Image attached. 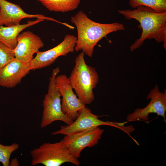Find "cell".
Returning <instances> with one entry per match:
<instances>
[{
    "label": "cell",
    "mask_w": 166,
    "mask_h": 166,
    "mask_svg": "<svg viewBox=\"0 0 166 166\" xmlns=\"http://www.w3.org/2000/svg\"><path fill=\"white\" fill-rule=\"evenodd\" d=\"M55 82L62 97L61 106L63 112L69 118L73 121L75 120L78 111L86 106L74 93L66 75H57L56 77Z\"/></svg>",
    "instance_id": "obj_10"
},
{
    "label": "cell",
    "mask_w": 166,
    "mask_h": 166,
    "mask_svg": "<svg viewBox=\"0 0 166 166\" xmlns=\"http://www.w3.org/2000/svg\"><path fill=\"white\" fill-rule=\"evenodd\" d=\"M30 71V63L15 58L0 68V86L7 88L15 87Z\"/></svg>",
    "instance_id": "obj_13"
},
{
    "label": "cell",
    "mask_w": 166,
    "mask_h": 166,
    "mask_svg": "<svg viewBox=\"0 0 166 166\" xmlns=\"http://www.w3.org/2000/svg\"><path fill=\"white\" fill-rule=\"evenodd\" d=\"M30 153L33 166L41 164L45 166H60L70 163L78 166L80 164L78 159L71 153L61 140L44 143L31 150Z\"/></svg>",
    "instance_id": "obj_4"
},
{
    "label": "cell",
    "mask_w": 166,
    "mask_h": 166,
    "mask_svg": "<svg viewBox=\"0 0 166 166\" xmlns=\"http://www.w3.org/2000/svg\"><path fill=\"white\" fill-rule=\"evenodd\" d=\"M99 116L95 115L86 107L78 112L76 119L69 125L60 126V129L53 132L51 135L62 134L64 135L83 131L102 125H109L117 128L123 127L124 123L110 121H104L99 119Z\"/></svg>",
    "instance_id": "obj_6"
},
{
    "label": "cell",
    "mask_w": 166,
    "mask_h": 166,
    "mask_svg": "<svg viewBox=\"0 0 166 166\" xmlns=\"http://www.w3.org/2000/svg\"><path fill=\"white\" fill-rule=\"evenodd\" d=\"M49 11L65 13L76 9L80 0H37Z\"/></svg>",
    "instance_id": "obj_15"
},
{
    "label": "cell",
    "mask_w": 166,
    "mask_h": 166,
    "mask_svg": "<svg viewBox=\"0 0 166 166\" xmlns=\"http://www.w3.org/2000/svg\"><path fill=\"white\" fill-rule=\"evenodd\" d=\"M44 20L37 18L34 21H29L26 23L12 26H0V42L14 49L17 44V37L23 30Z\"/></svg>",
    "instance_id": "obj_14"
},
{
    "label": "cell",
    "mask_w": 166,
    "mask_h": 166,
    "mask_svg": "<svg viewBox=\"0 0 166 166\" xmlns=\"http://www.w3.org/2000/svg\"><path fill=\"white\" fill-rule=\"evenodd\" d=\"M146 99H150L148 104L143 108H138L132 113L128 114L126 118L128 122L137 121H146L149 120L148 115L151 113L156 114L161 116L166 121V90L164 93L160 92L158 86L156 85L151 89Z\"/></svg>",
    "instance_id": "obj_9"
},
{
    "label": "cell",
    "mask_w": 166,
    "mask_h": 166,
    "mask_svg": "<svg viewBox=\"0 0 166 166\" xmlns=\"http://www.w3.org/2000/svg\"><path fill=\"white\" fill-rule=\"evenodd\" d=\"M77 37L72 35L65 36L63 41L55 47L48 50L38 51L30 63L31 70H35L49 66L58 57L65 56L75 50Z\"/></svg>",
    "instance_id": "obj_7"
},
{
    "label": "cell",
    "mask_w": 166,
    "mask_h": 166,
    "mask_svg": "<svg viewBox=\"0 0 166 166\" xmlns=\"http://www.w3.org/2000/svg\"><path fill=\"white\" fill-rule=\"evenodd\" d=\"M36 18L54 21L62 24L52 18L41 14H30L26 13L18 5L6 0H0V26H14L20 24L21 21L25 18Z\"/></svg>",
    "instance_id": "obj_11"
},
{
    "label": "cell",
    "mask_w": 166,
    "mask_h": 166,
    "mask_svg": "<svg viewBox=\"0 0 166 166\" xmlns=\"http://www.w3.org/2000/svg\"><path fill=\"white\" fill-rule=\"evenodd\" d=\"M60 72L58 67L53 69L49 78L47 93L43 100V111L40 127L44 128L56 121L64 122L66 125L71 124L73 120L63 112L61 106V96L56 86L55 79Z\"/></svg>",
    "instance_id": "obj_5"
},
{
    "label": "cell",
    "mask_w": 166,
    "mask_h": 166,
    "mask_svg": "<svg viewBox=\"0 0 166 166\" xmlns=\"http://www.w3.org/2000/svg\"><path fill=\"white\" fill-rule=\"evenodd\" d=\"M14 58L13 49L0 42V68Z\"/></svg>",
    "instance_id": "obj_18"
},
{
    "label": "cell",
    "mask_w": 166,
    "mask_h": 166,
    "mask_svg": "<svg viewBox=\"0 0 166 166\" xmlns=\"http://www.w3.org/2000/svg\"><path fill=\"white\" fill-rule=\"evenodd\" d=\"M84 55L82 52L76 57L75 65L68 79L77 97L86 105L94 100L93 90L99 78L95 69L85 63Z\"/></svg>",
    "instance_id": "obj_3"
},
{
    "label": "cell",
    "mask_w": 166,
    "mask_h": 166,
    "mask_svg": "<svg viewBox=\"0 0 166 166\" xmlns=\"http://www.w3.org/2000/svg\"><path fill=\"white\" fill-rule=\"evenodd\" d=\"M19 146L16 143L9 145H3L0 143V162L3 166H9L11 155L18 149Z\"/></svg>",
    "instance_id": "obj_17"
},
{
    "label": "cell",
    "mask_w": 166,
    "mask_h": 166,
    "mask_svg": "<svg viewBox=\"0 0 166 166\" xmlns=\"http://www.w3.org/2000/svg\"><path fill=\"white\" fill-rule=\"evenodd\" d=\"M119 13L128 19H135L142 30L140 37L130 47L131 51L139 48L146 39H154L164 42L166 49V12H158L149 7L140 6L134 9L119 10Z\"/></svg>",
    "instance_id": "obj_2"
},
{
    "label": "cell",
    "mask_w": 166,
    "mask_h": 166,
    "mask_svg": "<svg viewBox=\"0 0 166 166\" xmlns=\"http://www.w3.org/2000/svg\"><path fill=\"white\" fill-rule=\"evenodd\" d=\"M19 165L18 161L17 158L13 159L10 162L9 166H18Z\"/></svg>",
    "instance_id": "obj_19"
},
{
    "label": "cell",
    "mask_w": 166,
    "mask_h": 166,
    "mask_svg": "<svg viewBox=\"0 0 166 166\" xmlns=\"http://www.w3.org/2000/svg\"><path fill=\"white\" fill-rule=\"evenodd\" d=\"M17 44L13 49L15 58L20 61L30 63L33 55L44 46V44L38 36L30 31L20 33L17 38Z\"/></svg>",
    "instance_id": "obj_12"
},
{
    "label": "cell",
    "mask_w": 166,
    "mask_h": 166,
    "mask_svg": "<svg viewBox=\"0 0 166 166\" xmlns=\"http://www.w3.org/2000/svg\"><path fill=\"white\" fill-rule=\"evenodd\" d=\"M71 22L76 26L77 31L75 50L82 51L90 57L93 56L94 47L101 39L111 33L125 30L122 23L103 24L94 22L82 10L72 16Z\"/></svg>",
    "instance_id": "obj_1"
},
{
    "label": "cell",
    "mask_w": 166,
    "mask_h": 166,
    "mask_svg": "<svg viewBox=\"0 0 166 166\" xmlns=\"http://www.w3.org/2000/svg\"><path fill=\"white\" fill-rule=\"evenodd\" d=\"M129 3L131 7L134 9L143 6L157 12H166V0H129Z\"/></svg>",
    "instance_id": "obj_16"
},
{
    "label": "cell",
    "mask_w": 166,
    "mask_h": 166,
    "mask_svg": "<svg viewBox=\"0 0 166 166\" xmlns=\"http://www.w3.org/2000/svg\"><path fill=\"white\" fill-rule=\"evenodd\" d=\"M104 132L103 129L97 127L65 135L60 140L71 153L78 159L85 148L92 147L98 143Z\"/></svg>",
    "instance_id": "obj_8"
}]
</instances>
